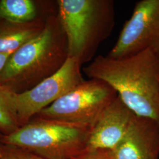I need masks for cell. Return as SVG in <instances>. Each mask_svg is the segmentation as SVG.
<instances>
[{"label":"cell","instance_id":"obj_14","mask_svg":"<svg viewBox=\"0 0 159 159\" xmlns=\"http://www.w3.org/2000/svg\"><path fill=\"white\" fill-rule=\"evenodd\" d=\"M75 159H110L107 151L102 150L86 149Z\"/></svg>","mask_w":159,"mask_h":159},{"label":"cell","instance_id":"obj_12","mask_svg":"<svg viewBox=\"0 0 159 159\" xmlns=\"http://www.w3.org/2000/svg\"><path fill=\"white\" fill-rule=\"evenodd\" d=\"M0 159H43L27 149L0 142Z\"/></svg>","mask_w":159,"mask_h":159},{"label":"cell","instance_id":"obj_15","mask_svg":"<svg viewBox=\"0 0 159 159\" xmlns=\"http://www.w3.org/2000/svg\"><path fill=\"white\" fill-rule=\"evenodd\" d=\"M11 54L7 53H0V85H1V74L3 71V69L6 66L8 58Z\"/></svg>","mask_w":159,"mask_h":159},{"label":"cell","instance_id":"obj_6","mask_svg":"<svg viewBox=\"0 0 159 159\" xmlns=\"http://www.w3.org/2000/svg\"><path fill=\"white\" fill-rule=\"evenodd\" d=\"M118 96L106 82L84 80L36 116L93 126L104 109Z\"/></svg>","mask_w":159,"mask_h":159},{"label":"cell","instance_id":"obj_2","mask_svg":"<svg viewBox=\"0 0 159 159\" xmlns=\"http://www.w3.org/2000/svg\"><path fill=\"white\" fill-rule=\"evenodd\" d=\"M68 58L66 34L58 17H50L40 34L12 53L1 74V85L12 91L54 74Z\"/></svg>","mask_w":159,"mask_h":159},{"label":"cell","instance_id":"obj_8","mask_svg":"<svg viewBox=\"0 0 159 159\" xmlns=\"http://www.w3.org/2000/svg\"><path fill=\"white\" fill-rule=\"evenodd\" d=\"M107 152L110 159H159V124L134 114L123 139Z\"/></svg>","mask_w":159,"mask_h":159},{"label":"cell","instance_id":"obj_16","mask_svg":"<svg viewBox=\"0 0 159 159\" xmlns=\"http://www.w3.org/2000/svg\"><path fill=\"white\" fill-rule=\"evenodd\" d=\"M2 136H3V135L1 133H0V140H1V138L2 137Z\"/></svg>","mask_w":159,"mask_h":159},{"label":"cell","instance_id":"obj_13","mask_svg":"<svg viewBox=\"0 0 159 159\" xmlns=\"http://www.w3.org/2000/svg\"><path fill=\"white\" fill-rule=\"evenodd\" d=\"M20 128L16 120L6 104L0 99V133L8 136Z\"/></svg>","mask_w":159,"mask_h":159},{"label":"cell","instance_id":"obj_4","mask_svg":"<svg viewBox=\"0 0 159 159\" xmlns=\"http://www.w3.org/2000/svg\"><path fill=\"white\" fill-rule=\"evenodd\" d=\"M92 126L37 116L0 142L27 149L43 159H75L87 149Z\"/></svg>","mask_w":159,"mask_h":159},{"label":"cell","instance_id":"obj_1","mask_svg":"<svg viewBox=\"0 0 159 159\" xmlns=\"http://www.w3.org/2000/svg\"><path fill=\"white\" fill-rule=\"evenodd\" d=\"M83 71L111 85L134 114L159 125V53L147 50L120 58L98 56Z\"/></svg>","mask_w":159,"mask_h":159},{"label":"cell","instance_id":"obj_5","mask_svg":"<svg viewBox=\"0 0 159 159\" xmlns=\"http://www.w3.org/2000/svg\"><path fill=\"white\" fill-rule=\"evenodd\" d=\"M81 66L76 59L68 57L57 72L27 91L18 93L0 86V99L21 127L84 80Z\"/></svg>","mask_w":159,"mask_h":159},{"label":"cell","instance_id":"obj_11","mask_svg":"<svg viewBox=\"0 0 159 159\" xmlns=\"http://www.w3.org/2000/svg\"><path fill=\"white\" fill-rule=\"evenodd\" d=\"M36 15L33 2L30 0H2L0 2V18L11 23L30 22Z\"/></svg>","mask_w":159,"mask_h":159},{"label":"cell","instance_id":"obj_10","mask_svg":"<svg viewBox=\"0 0 159 159\" xmlns=\"http://www.w3.org/2000/svg\"><path fill=\"white\" fill-rule=\"evenodd\" d=\"M45 25L41 22L11 23L0 27V53L12 54L40 34Z\"/></svg>","mask_w":159,"mask_h":159},{"label":"cell","instance_id":"obj_7","mask_svg":"<svg viewBox=\"0 0 159 159\" xmlns=\"http://www.w3.org/2000/svg\"><path fill=\"white\" fill-rule=\"evenodd\" d=\"M147 50L159 53V0L137 2L107 56L120 58Z\"/></svg>","mask_w":159,"mask_h":159},{"label":"cell","instance_id":"obj_3","mask_svg":"<svg viewBox=\"0 0 159 159\" xmlns=\"http://www.w3.org/2000/svg\"><path fill=\"white\" fill-rule=\"evenodd\" d=\"M58 17L66 34L68 57L89 63L110 36L116 23L113 0H59Z\"/></svg>","mask_w":159,"mask_h":159},{"label":"cell","instance_id":"obj_9","mask_svg":"<svg viewBox=\"0 0 159 159\" xmlns=\"http://www.w3.org/2000/svg\"><path fill=\"white\" fill-rule=\"evenodd\" d=\"M134 114L118 96L93 126L87 148L106 151L114 149L125 136Z\"/></svg>","mask_w":159,"mask_h":159}]
</instances>
